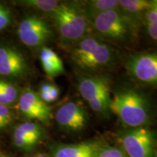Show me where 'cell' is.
Wrapping results in <instances>:
<instances>
[{
  "mask_svg": "<svg viewBox=\"0 0 157 157\" xmlns=\"http://www.w3.org/2000/svg\"><path fill=\"white\" fill-rule=\"evenodd\" d=\"M118 4L119 1L116 0H91L83 2V3L78 2V5L91 21L94 17L100 13L117 8Z\"/></svg>",
  "mask_w": 157,
  "mask_h": 157,
  "instance_id": "15",
  "label": "cell"
},
{
  "mask_svg": "<svg viewBox=\"0 0 157 157\" xmlns=\"http://www.w3.org/2000/svg\"><path fill=\"white\" fill-rule=\"evenodd\" d=\"M39 59L44 73L48 76H57L64 72L62 60L52 49L43 47L40 49Z\"/></svg>",
  "mask_w": 157,
  "mask_h": 157,
  "instance_id": "13",
  "label": "cell"
},
{
  "mask_svg": "<svg viewBox=\"0 0 157 157\" xmlns=\"http://www.w3.org/2000/svg\"><path fill=\"white\" fill-rule=\"evenodd\" d=\"M59 3L60 2L55 0H24L20 2L21 5L50 14L56 8Z\"/></svg>",
  "mask_w": 157,
  "mask_h": 157,
  "instance_id": "19",
  "label": "cell"
},
{
  "mask_svg": "<svg viewBox=\"0 0 157 157\" xmlns=\"http://www.w3.org/2000/svg\"><path fill=\"white\" fill-rule=\"evenodd\" d=\"M29 65L23 55L17 49L0 44V76L21 78L29 73Z\"/></svg>",
  "mask_w": 157,
  "mask_h": 157,
  "instance_id": "9",
  "label": "cell"
},
{
  "mask_svg": "<svg viewBox=\"0 0 157 157\" xmlns=\"http://www.w3.org/2000/svg\"><path fill=\"white\" fill-rule=\"evenodd\" d=\"M56 120L62 129L76 132L87 125L88 115L81 104L70 101L59 108L56 113Z\"/></svg>",
  "mask_w": 157,
  "mask_h": 157,
  "instance_id": "11",
  "label": "cell"
},
{
  "mask_svg": "<svg viewBox=\"0 0 157 157\" xmlns=\"http://www.w3.org/2000/svg\"><path fill=\"white\" fill-rule=\"evenodd\" d=\"M11 21V14L8 8L0 4V31L8 26Z\"/></svg>",
  "mask_w": 157,
  "mask_h": 157,
  "instance_id": "23",
  "label": "cell"
},
{
  "mask_svg": "<svg viewBox=\"0 0 157 157\" xmlns=\"http://www.w3.org/2000/svg\"><path fill=\"white\" fill-rule=\"evenodd\" d=\"M95 157H127L122 151L115 147H107L95 155Z\"/></svg>",
  "mask_w": 157,
  "mask_h": 157,
  "instance_id": "21",
  "label": "cell"
},
{
  "mask_svg": "<svg viewBox=\"0 0 157 157\" xmlns=\"http://www.w3.org/2000/svg\"><path fill=\"white\" fill-rule=\"evenodd\" d=\"M121 145L129 157H154V136L148 127L129 129L121 137Z\"/></svg>",
  "mask_w": 157,
  "mask_h": 157,
  "instance_id": "7",
  "label": "cell"
},
{
  "mask_svg": "<svg viewBox=\"0 0 157 157\" xmlns=\"http://www.w3.org/2000/svg\"><path fill=\"white\" fill-rule=\"evenodd\" d=\"M151 4L152 1L148 0H120L117 8L137 30L139 22Z\"/></svg>",
  "mask_w": 157,
  "mask_h": 157,
  "instance_id": "12",
  "label": "cell"
},
{
  "mask_svg": "<svg viewBox=\"0 0 157 157\" xmlns=\"http://www.w3.org/2000/svg\"><path fill=\"white\" fill-rule=\"evenodd\" d=\"M31 157H47V156H44V155H43V154H37V155H36V156H33Z\"/></svg>",
  "mask_w": 157,
  "mask_h": 157,
  "instance_id": "24",
  "label": "cell"
},
{
  "mask_svg": "<svg viewBox=\"0 0 157 157\" xmlns=\"http://www.w3.org/2000/svg\"><path fill=\"white\" fill-rule=\"evenodd\" d=\"M50 15L65 42L76 44L90 36V31L93 29L91 21L78 3L60 2Z\"/></svg>",
  "mask_w": 157,
  "mask_h": 157,
  "instance_id": "3",
  "label": "cell"
},
{
  "mask_svg": "<svg viewBox=\"0 0 157 157\" xmlns=\"http://www.w3.org/2000/svg\"><path fill=\"white\" fill-rule=\"evenodd\" d=\"M95 146L87 143L60 146L54 153L55 157H95Z\"/></svg>",
  "mask_w": 157,
  "mask_h": 157,
  "instance_id": "14",
  "label": "cell"
},
{
  "mask_svg": "<svg viewBox=\"0 0 157 157\" xmlns=\"http://www.w3.org/2000/svg\"><path fill=\"white\" fill-rule=\"evenodd\" d=\"M16 128L26 135L34 146L42 137L43 130L42 127L36 122L28 121V122L22 123L19 124Z\"/></svg>",
  "mask_w": 157,
  "mask_h": 157,
  "instance_id": "18",
  "label": "cell"
},
{
  "mask_svg": "<svg viewBox=\"0 0 157 157\" xmlns=\"http://www.w3.org/2000/svg\"><path fill=\"white\" fill-rule=\"evenodd\" d=\"M13 120V113L8 106L0 104V129L7 127Z\"/></svg>",
  "mask_w": 157,
  "mask_h": 157,
  "instance_id": "20",
  "label": "cell"
},
{
  "mask_svg": "<svg viewBox=\"0 0 157 157\" xmlns=\"http://www.w3.org/2000/svg\"><path fill=\"white\" fill-rule=\"evenodd\" d=\"M115 58V52L111 45L90 35L74 44L71 50L72 62L79 69L87 72L107 68Z\"/></svg>",
  "mask_w": 157,
  "mask_h": 157,
  "instance_id": "2",
  "label": "cell"
},
{
  "mask_svg": "<svg viewBox=\"0 0 157 157\" xmlns=\"http://www.w3.org/2000/svg\"><path fill=\"white\" fill-rule=\"evenodd\" d=\"M19 109L25 117L48 124L52 119L49 105L31 89H25L19 98Z\"/></svg>",
  "mask_w": 157,
  "mask_h": 157,
  "instance_id": "10",
  "label": "cell"
},
{
  "mask_svg": "<svg viewBox=\"0 0 157 157\" xmlns=\"http://www.w3.org/2000/svg\"><path fill=\"white\" fill-rule=\"evenodd\" d=\"M111 112L117 115L124 126L145 127L151 119V107L145 95L133 89L117 92L111 98Z\"/></svg>",
  "mask_w": 157,
  "mask_h": 157,
  "instance_id": "1",
  "label": "cell"
},
{
  "mask_svg": "<svg viewBox=\"0 0 157 157\" xmlns=\"http://www.w3.org/2000/svg\"><path fill=\"white\" fill-rule=\"evenodd\" d=\"M91 23L100 36L113 42H126L136 31L118 8L100 13Z\"/></svg>",
  "mask_w": 157,
  "mask_h": 157,
  "instance_id": "4",
  "label": "cell"
},
{
  "mask_svg": "<svg viewBox=\"0 0 157 157\" xmlns=\"http://www.w3.org/2000/svg\"><path fill=\"white\" fill-rule=\"evenodd\" d=\"M41 99L45 103H50L56 101L60 95V89L55 84H52L49 93H38Z\"/></svg>",
  "mask_w": 157,
  "mask_h": 157,
  "instance_id": "22",
  "label": "cell"
},
{
  "mask_svg": "<svg viewBox=\"0 0 157 157\" xmlns=\"http://www.w3.org/2000/svg\"><path fill=\"white\" fill-rule=\"evenodd\" d=\"M0 157H5V156H0Z\"/></svg>",
  "mask_w": 157,
  "mask_h": 157,
  "instance_id": "25",
  "label": "cell"
},
{
  "mask_svg": "<svg viewBox=\"0 0 157 157\" xmlns=\"http://www.w3.org/2000/svg\"><path fill=\"white\" fill-rule=\"evenodd\" d=\"M20 40L29 48L39 49L50 40L52 30L48 23L36 16H27L17 27Z\"/></svg>",
  "mask_w": 157,
  "mask_h": 157,
  "instance_id": "6",
  "label": "cell"
},
{
  "mask_svg": "<svg viewBox=\"0 0 157 157\" xmlns=\"http://www.w3.org/2000/svg\"><path fill=\"white\" fill-rule=\"evenodd\" d=\"M147 34L153 40L157 39V2L152 1L151 7L145 13L143 19Z\"/></svg>",
  "mask_w": 157,
  "mask_h": 157,
  "instance_id": "16",
  "label": "cell"
},
{
  "mask_svg": "<svg viewBox=\"0 0 157 157\" xmlns=\"http://www.w3.org/2000/svg\"><path fill=\"white\" fill-rule=\"evenodd\" d=\"M78 91L94 112L101 115L111 112L110 85L105 78L94 76H82L78 80Z\"/></svg>",
  "mask_w": 157,
  "mask_h": 157,
  "instance_id": "5",
  "label": "cell"
},
{
  "mask_svg": "<svg viewBox=\"0 0 157 157\" xmlns=\"http://www.w3.org/2000/svg\"><path fill=\"white\" fill-rule=\"evenodd\" d=\"M126 68L129 75L142 84L156 85L157 83V56L155 52H143L131 56Z\"/></svg>",
  "mask_w": 157,
  "mask_h": 157,
  "instance_id": "8",
  "label": "cell"
},
{
  "mask_svg": "<svg viewBox=\"0 0 157 157\" xmlns=\"http://www.w3.org/2000/svg\"><path fill=\"white\" fill-rule=\"evenodd\" d=\"M18 97V90L10 82L0 80V104L9 106L16 101Z\"/></svg>",
  "mask_w": 157,
  "mask_h": 157,
  "instance_id": "17",
  "label": "cell"
}]
</instances>
